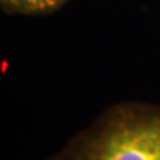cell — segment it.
Here are the masks:
<instances>
[{"mask_svg": "<svg viewBox=\"0 0 160 160\" xmlns=\"http://www.w3.org/2000/svg\"><path fill=\"white\" fill-rule=\"evenodd\" d=\"M84 160H160V116L120 119L102 131Z\"/></svg>", "mask_w": 160, "mask_h": 160, "instance_id": "cell-1", "label": "cell"}, {"mask_svg": "<svg viewBox=\"0 0 160 160\" xmlns=\"http://www.w3.org/2000/svg\"><path fill=\"white\" fill-rule=\"evenodd\" d=\"M12 2L28 9H44L58 4L60 0H12Z\"/></svg>", "mask_w": 160, "mask_h": 160, "instance_id": "cell-2", "label": "cell"}]
</instances>
